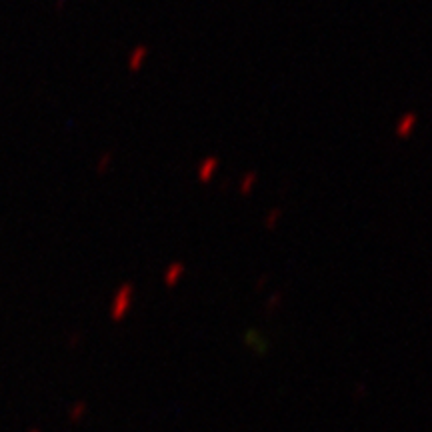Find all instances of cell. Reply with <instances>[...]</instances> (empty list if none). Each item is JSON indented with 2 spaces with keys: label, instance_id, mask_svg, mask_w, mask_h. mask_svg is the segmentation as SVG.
<instances>
[{
  "label": "cell",
  "instance_id": "5b68a950",
  "mask_svg": "<svg viewBox=\"0 0 432 432\" xmlns=\"http://www.w3.org/2000/svg\"><path fill=\"white\" fill-rule=\"evenodd\" d=\"M146 56H148V46H142V44L136 46L132 50V54L128 56V70H132V72L140 70L142 64H144V60H146Z\"/></svg>",
  "mask_w": 432,
  "mask_h": 432
},
{
  "label": "cell",
  "instance_id": "30bf717a",
  "mask_svg": "<svg viewBox=\"0 0 432 432\" xmlns=\"http://www.w3.org/2000/svg\"><path fill=\"white\" fill-rule=\"evenodd\" d=\"M62 4H66V0H58V8H60Z\"/></svg>",
  "mask_w": 432,
  "mask_h": 432
},
{
  "label": "cell",
  "instance_id": "ba28073f",
  "mask_svg": "<svg viewBox=\"0 0 432 432\" xmlns=\"http://www.w3.org/2000/svg\"><path fill=\"white\" fill-rule=\"evenodd\" d=\"M280 208H272V210H268V214H266V218H264V226L270 230V228H276V224H278V220H280Z\"/></svg>",
  "mask_w": 432,
  "mask_h": 432
},
{
  "label": "cell",
  "instance_id": "8992f818",
  "mask_svg": "<svg viewBox=\"0 0 432 432\" xmlns=\"http://www.w3.org/2000/svg\"><path fill=\"white\" fill-rule=\"evenodd\" d=\"M112 162H114V154H112V152H104V154L98 158V162H96V172L106 174L112 168Z\"/></svg>",
  "mask_w": 432,
  "mask_h": 432
},
{
  "label": "cell",
  "instance_id": "277c9868",
  "mask_svg": "<svg viewBox=\"0 0 432 432\" xmlns=\"http://www.w3.org/2000/svg\"><path fill=\"white\" fill-rule=\"evenodd\" d=\"M218 164H220V162H218L216 156L204 158V160L200 162V166H198V180H200V182H210L214 172L218 170Z\"/></svg>",
  "mask_w": 432,
  "mask_h": 432
},
{
  "label": "cell",
  "instance_id": "52a82bcc",
  "mask_svg": "<svg viewBox=\"0 0 432 432\" xmlns=\"http://www.w3.org/2000/svg\"><path fill=\"white\" fill-rule=\"evenodd\" d=\"M256 172H248L244 178H242V182H240V192L246 196V194H250V190H252V186L256 184Z\"/></svg>",
  "mask_w": 432,
  "mask_h": 432
},
{
  "label": "cell",
  "instance_id": "3957f363",
  "mask_svg": "<svg viewBox=\"0 0 432 432\" xmlns=\"http://www.w3.org/2000/svg\"><path fill=\"white\" fill-rule=\"evenodd\" d=\"M184 272H186V266H184L182 262H172V264L164 270L162 282H164L168 288H172V286H176V284L180 282V278L184 276Z\"/></svg>",
  "mask_w": 432,
  "mask_h": 432
},
{
  "label": "cell",
  "instance_id": "7a4b0ae2",
  "mask_svg": "<svg viewBox=\"0 0 432 432\" xmlns=\"http://www.w3.org/2000/svg\"><path fill=\"white\" fill-rule=\"evenodd\" d=\"M416 122H418V116L414 114V112H406L400 120H398V124H396V136L398 138H406V136H410L412 134V130L416 128Z\"/></svg>",
  "mask_w": 432,
  "mask_h": 432
},
{
  "label": "cell",
  "instance_id": "9c48e42d",
  "mask_svg": "<svg viewBox=\"0 0 432 432\" xmlns=\"http://www.w3.org/2000/svg\"><path fill=\"white\" fill-rule=\"evenodd\" d=\"M278 302H280V294H274L266 300V310H276L278 308Z\"/></svg>",
  "mask_w": 432,
  "mask_h": 432
},
{
  "label": "cell",
  "instance_id": "6da1fadb",
  "mask_svg": "<svg viewBox=\"0 0 432 432\" xmlns=\"http://www.w3.org/2000/svg\"><path fill=\"white\" fill-rule=\"evenodd\" d=\"M132 296H134V286L130 282L122 284L116 290V294L112 298V306H110V318L112 320L118 322V320H122L130 312V308H132Z\"/></svg>",
  "mask_w": 432,
  "mask_h": 432
}]
</instances>
